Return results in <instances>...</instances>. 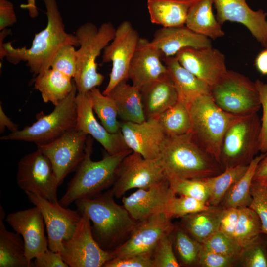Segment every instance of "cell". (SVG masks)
<instances>
[{
  "label": "cell",
  "instance_id": "6da1fadb",
  "mask_svg": "<svg viewBox=\"0 0 267 267\" xmlns=\"http://www.w3.org/2000/svg\"><path fill=\"white\" fill-rule=\"evenodd\" d=\"M46 9V27L35 35L29 48H15L9 42L0 45V57L17 64L26 62L35 75L51 68V62L59 49L67 44L79 46L75 35L65 31L56 0H44Z\"/></svg>",
  "mask_w": 267,
  "mask_h": 267
},
{
  "label": "cell",
  "instance_id": "7a4b0ae2",
  "mask_svg": "<svg viewBox=\"0 0 267 267\" xmlns=\"http://www.w3.org/2000/svg\"><path fill=\"white\" fill-rule=\"evenodd\" d=\"M113 197L111 190L75 202L80 213H86L92 222L96 241L103 249L110 252L130 235L137 222L123 205L115 202Z\"/></svg>",
  "mask_w": 267,
  "mask_h": 267
},
{
  "label": "cell",
  "instance_id": "3957f363",
  "mask_svg": "<svg viewBox=\"0 0 267 267\" xmlns=\"http://www.w3.org/2000/svg\"><path fill=\"white\" fill-rule=\"evenodd\" d=\"M159 158L166 176L202 179L223 171L220 164L195 142L190 133L167 136Z\"/></svg>",
  "mask_w": 267,
  "mask_h": 267
},
{
  "label": "cell",
  "instance_id": "277c9868",
  "mask_svg": "<svg viewBox=\"0 0 267 267\" xmlns=\"http://www.w3.org/2000/svg\"><path fill=\"white\" fill-rule=\"evenodd\" d=\"M93 141L88 136L85 154L69 182L59 203L67 207L77 200L93 197L113 184L123 159L133 151L128 149L121 153L106 155L99 161L91 158Z\"/></svg>",
  "mask_w": 267,
  "mask_h": 267
},
{
  "label": "cell",
  "instance_id": "5b68a950",
  "mask_svg": "<svg viewBox=\"0 0 267 267\" xmlns=\"http://www.w3.org/2000/svg\"><path fill=\"white\" fill-rule=\"evenodd\" d=\"M116 29L110 22L97 28L91 22L79 26L75 32L80 48L77 50V69L74 77L78 92L87 93L103 82L104 77L97 72V57L113 39Z\"/></svg>",
  "mask_w": 267,
  "mask_h": 267
},
{
  "label": "cell",
  "instance_id": "8992f818",
  "mask_svg": "<svg viewBox=\"0 0 267 267\" xmlns=\"http://www.w3.org/2000/svg\"><path fill=\"white\" fill-rule=\"evenodd\" d=\"M187 107L191 122L190 133L193 138L220 163L224 135L240 116L221 109L214 102L210 94L196 97Z\"/></svg>",
  "mask_w": 267,
  "mask_h": 267
},
{
  "label": "cell",
  "instance_id": "52a82bcc",
  "mask_svg": "<svg viewBox=\"0 0 267 267\" xmlns=\"http://www.w3.org/2000/svg\"><path fill=\"white\" fill-rule=\"evenodd\" d=\"M75 84L69 94L55 106L47 115L40 114L37 120L22 130L0 137L2 140H18L35 143L37 145L49 143L76 128L77 120Z\"/></svg>",
  "mask_w": 267,
  "mask_h": 267
},
{
  "label": "cell",
  "instance_id": "ba28073f",
  "mask_svg": "<svg viewBox=\"0 0 267 267\" xmlns=\"http://www.w3.org/2000/svg\"><path fill=\"white\" fill-rule=\"evenodd\" d=\"M261 121L257 113L239 116L228 128L221 145L223 170L249 165L260 151Z\"/></svg>",
  "mask_w": 267,
  "mask_h": 267
},
{
  "label": "cell",
  "instance_id": "9c48e42d",
  "mask_svg": "<svg viewBox=\"0 0 267 267\" xmlns=\"http://www.w3.org/2000/svg\"><path fill=\"white\" fill-rule=\"evenodd\" d=\"M210 94L219 107L235 115L257 113L261 107L255 82L232 70L211 86Z\"/></svg>",
  "mask_w": 267,
  "mask_h": 267
},
{
  "label": "cell",
  "instance_id": "30bf717a",
  "mask_svg": "<svg viewBox=\"0 0 267 267\" xmlns=\"http://www.w3.org/2000/svg\"><path fill=\"white\" fill-rule=\"evenodd\" d=\"M16 182L25 192L33 193L52 202L58 201L59 184L56 175L49 159L38 148L19 161Z\"/></svg>",
  "mask_w": 267,
  "mask_h": 267
},
{
  "label": "cell",
  "instance_id": "8fae6325",
  "mask_svg": "<svg viewBox=\"0 0 267 267\" xmlns=\"http://www.w3.org/2000/svg\"><path fill=\"white\" fill-rule=\"evenodd\" d=\"M81 216L72 236L63 242L60 253L70 267H100L112 258L111 252L103 249L93 237L91 222L85 212Z\"/></svg>",
  "mask_w": 267,
  "mask_h": 267
},
{
  "label": "cell",
  "instance_id": "7c38bea8",
  "mask_svg": "<svg viewBox=\"0 0 267 267\" xmlns=\"http://www.w3.org/2000/svg\"><path fill=\"white\" fill-rule=\"evenodd\" d=\"M166 178L160 158L148 159L132 152L122 161L111 189L119 198L133 188H148Z\"/></svg>",
  "mask_w": 267,
  "mask_h": 267
},
{
  "label": "cell",
  "instance_id": "4fadbf2b",
  "mask_svg": "<svg viewBox=\"0 0 267 267\" xmlns=\"http://www.w3.org/2000/svg\"><path fill=\"white\" fill-rule=\"evenodd\" d=\"M140 37L130 22L124 21L116 29L111 42L103 49L102 61L112 62L108 83L103 91L108 95L119 83L128 79L130 63Z\"/></svg>",
  "mask_w": 267,
  "mask_h": 267
},
{
  "label": "cell",
  "instance_id": "5bb4252c",
  "mask_svg": "<svg viewBox=\"0 0 267 267\" xmlns=\"http://www.w3.org/2000/svg\"><path fill=\"white\" fill-rule=\"evenodd\" d=\"M30 201L40 211L47 234L48 248L61 253L63 242L74 234L81 218L77 211L67 209L59 202H52L42 196L25 192Z\"/></svg>",
  "mask_w": 267,
  "mask_h": 267
},
{
  "label": "cell",
  "instance_id": "9a60e30c",
  "mask_svg": "<svg viewBox=\"0 0 267 267\" xmlns=\"http://www.w3.org/2000/svg\"><path fill=\"white\" fill-rule=\"evenodd\" d=\"M171 219L164 212L137 221L128 238L111 251L112 258L133 255H151L159 240L174 229Z\"/></svg>",
  "mask_w": 267,
  "mask_h": 267
},
{
  "label": "cell",
  "instance_id": "2e32d148",
  "mask_svg": "<svg viewBox=\"0 0 267 267\" xmlns=\"http://www.w3.org/2000/svg\"><path fill=\"white\" fill-rule=\"evenodd\" d=\"M88 136L75 128L49 143L37 145L51 162L59 185L83 160Z\"/></svg>",
  "mask_w": 267,
  "mask_h": 267
},
{
  "label": "cell",
  "instance_id": "e0dca14e",
  "mask_svg": "<svg viewBox=\"0 0 267 267\" xmlns=\"http://www.w3.org/2000/svg\"><path fill=\"white\" fill-rule=\"evenodd\" d=\"M5 220L22 236L26 256L29 262H32L33 259L42 255L48 248L44 220L36 206L10 213L5 217Z\"/></svg>",
  "mask_w": 267,
  "mask_h": 267
},
{
  "label": "cell",
  "instance_id": "ac0fdd59",
  "mask_svg": "<svg viewBox=\"0 0 267 267\" xmlns=\"http://www.w3.org/2000/svg\"><path fill=\"white\" fill-rule=\"evenodd\" d=\"M120 131L128 147L144 158H160L167 136L156 117L141 123L122 121Z\"/></svg>",
  "mask_w": 267,
  "mask_h": 267
},
{
  "label": "cell",
  "instance_id": "d6986e66",
  "mask_svg": "<svg viewBox=\"0 0 267 267\" xmlns=\"http://www.w3.org/2000/svg\"><path fill=\"white\" fill-rule=\"evenodd\" d=\"M175 57L184 68L210 86L227 71L224 55L212 46L185 47Z\"/></svg>",
  "mask_w": 267,
  "mask_h": 267
},
{
  "label": "cell",
  "instance_id": "ffe728a7",
  "mask_svg": "<svg viewBox=\"0 0 267 267\" xmlns=\"http://www.w3.org/2000/svg\"><path fill=\"white\" fill-rule=\"evenodd\" d=\"M216 19L222 25L227 21L241 23L262 46L267 48V13L252 10L246 0H213Z\"/></svg>",
  "mask_w": 267,
  "mask_h": 267
},
{
  "label": "cell",
  "instance_id": "44dd1931",
  "mask_svg": "<svg viewBox=\"0 0 267 267\" xmlns=\"http://www.w3.org/2000/svg\"><path fill=\"white\" fill-rule=\"evenodd\" d=\"M77 120L76 128L98 141L108 154H116L129 148L120 132L111 133L100 124L93 114L89 93L77 92L76 97Z\"/></svg>",
  "mask_w": 267,
  "mask_h": 267
},
{
  "label": "cell",
  "instance_id": "7402d4cb",
  "mask_svg": "<svg viewBox=\"0 0 267 267\" xmlns=\"http://www.w3.org/2000/svg\"><path fill=\"white\" fill-rule=\"evenodd\" d=\"M162 56L147 39L140 38L130 64L128 79L140 90L158 80L168 70Z\"/></svg>",
  "mask_w": 267,
  "mask_h": 267
},
{
  "label": "cell",
  "instance_id": "603a6c76",
  "mask_svg": "<svg viewBox=\"0 0 267 267\" xmlns=\"http://www.w3.org/2000/svg\"><path fill=\"white\" fill-rule=\"evenodd\" d=\"M175 194L166 178L149 188L138 189L130 195L124 196L122 202L132 218L139 221L164 212L168 201Z\"/></svg>",
  "mask_w": 267,
  "mask_h": 267
},
{
  "label": "cell",
  "instance_id": "cb8c5ba5",
  "mask_svg": "<svg viewBox=\"0 0 267 267\" xmlns=\"http://www.w3.org/2000/svg\"><path fill=\"white\" fill-rule=\"evenodd\" d=\"M150 43L159 51L162 58L175 56L178 51L185 47H212L210 38L196 33L185 25L162 27L157 30Z\"/></svg>",
  "mask_w": 267,
  "mask_h": 267
},
{
  "label": "cell",
  "instance_id": "d4e9b609",
  "mask_svg": "<svg viewBox=\"0 0 267 267\" xmlns=\"http://www.w3.org/2000/svg\"><path fill=\"white\" fill-rule=\"evenodd\" d=\"M140 91L146 119L158 116L178 101V95L169 72Z\"/></svg>",
  "mask_w": 267,
  "mask_h": 267
},
{
  "label": "cell",
  "instance_id": "484cf974",
  "mask_svg": "<svg viewBox=\"0 0 267 267\" xmlns=\"http://www.w3.org/2000/svg\"><path fill=\"white\" fill-rule=\"evenodd\" d=\"M172 79L178 100L187 106L196 97L210 94L211 86L184 68L175 56L162 58Z\"/></svg>",
  "mask_w": 267,
  "mask_h": 267
},
{
  "label": "cell",
  "instance_id": "4316f807",
  "mask_svg": "<svg viewBox=\"0 0 267 267\" xmlns=\"http://www.w3.org/2000/svg\"><path fill=\"white\" fill-rule=\"evenodd\" d=\"M108 96L114 100L122 121L141 123L146 119L140 90L127 81L117 84Z\"/></svg>",
  "mask_w": 267,
  "mask_h": 267
},
{
  "label": "cell",
  "instance_id": "83f0119b",
  "mask_svg": "<svg viewBox=\"0 0 267 267\" xmlns=\"http://www.w3.org/2000/svg\"><path fill=\"white\" fill-rule=\"evenodd\" d=\"M224 210L220 205L212 206L181 218L179 224L190 236L202 244L219 230Z\"/></svg>",
  "mask_w": 267,
  "mask_h": 267
},
{
  "label": "cell",
  "instance_id": "f1b7e54d",
  "mask_svg": "<svg viewBox=\"0 0 267 267\" xmlns=\"http://www.w3.org/2000/svg\"><path fill=\"white\" fill-rule=\"evenodd\" d=\"M5 213L0 206V267H33L26 256L22 236L6 228L4 220Z\"/></svg>",
  "mask_w": 267,
  "mask_h": 267
},
{
  "label": "cell",
  "instance_id": "f546056e",
  "mask_svg": "<svg viewBox=\"0 0 267 267\" xmlns=\"http://www.w3.org/2000/svg\"><path fill=\"white\" fill-rule=\"evenodd\" d=\"M193 0H148L147 9L152 23L162 27L185 25Z\"/></svg>",
  "mask_w": 267,
  "mask_h": 267
},
{
  "label": "cell",
  "instance_id": "4dcf8cb0",
  "mask_svg": "<svg viewBox=\"0 0 267 267\" xmlns=\"http://www.w3.org/2000/svg\"><path fill=\"white\" fill-rule=\"evenodd\" d=\"M213 0H193L185 25L197 33L216 39L224 35L212 10Z\"/></svg>",
  "mask_w": 267,
  "mask_h": 267
},
{
  "label": "cell",
  "instance_id": "1f68e13d",
  "mask_svg": "<svg viewBox=\"0 0 267 267\" xmlns=\"http://www.w3.org/2000/svg\"><path fill=\"white\" fill-rule=\"evenodd\" d=\"M74 85L71 78L52 68L39 74L34 79V88L40 91L43 101L54 106L69 94Z\"/></svg>",
  "mask_w": 267,
  "mask_h": 267
},
{
  "label": "cell",
  "instance_id": "d6a6232c",
  "mask_svg": "<svg viewBox=\"0 0 267 267\" xmlns=\"http://www.w3.org/2000/svg\"><path fill=\"white\" fill-rule=\"evenodd\" d=\"M266 153L256 156L249 164L244 174L228 190L220 206L224 208L249 207L252 198L251 186L257 165Z\"/></svg>",
  "mask_w": 267,
  "mask_h": 267
},
{
  "label": "cell",
  "instance_id": "836d02e7",
  "mask_svg": "<svg viewBox=\"0 0 267 267\" xmlns=\"http://www.w3.org/2000/svg\"><path fill=\"white\" fill-rule=\"evenodd\" d=\"M248 166L226 168L217 175L202 178L209 190L207 204L211 206H219L228 190L244 174Z\"/></svg>",
  "mask_w": 267,
  "mask_h": 267
},
{
  "label": "cell",
  "instance_id": "e575fe53",
  "mask_svg": "<svg viewBox=\"0 0 267 267\" xmlns=\"http://www.w3.org/2000/svg\"><path fill=\"white\" fill-rule=\"evenodd\" d=\"M167 136H174L190 132L191 118L187 106L178 101L173 106L156 117Z\"/></svg>",
  "mask_w": 267,
  "mask_h": 267
},
{
  "label": "cell",
  "instance_id": "d590c367",
  "mask_svg": "<svg viewBox=\"0 0 267 267\" xmlns=\"http://www.w3.org/2000/svg\"><path fill=\"white\" fill-rule=\"evenodd\" d=\"M93 110L97 114L101 124L111 133L120 132V123L118 120V110L114 100L101 93L95 88L89 92Z\"/></svg>",
  "mask_w": 267,
  "mask_h": 267
},
{
  "label": "cell",
  "instance_id": "8d00e7d4",
  "mask_svg": "<svg viewBox=\"0 0 267 267\" xmlns=\"http://www.w3.org/2000/svg\"><path fill=\"white\" fill-rule=\"evenodd\" d=\"M239 208V218L234 239L243 248L256 240L262 234L261 223L257 214L249 207Z\"/></svg>",
  "mask_w": 267,
  "mask_h": 267
},
{
  "label": "cell",
  "instance_id": "74e56055",
  "mask_svg": "<svg viewBox=\"0 0 267 267\" xmlns=\"http://www.w3.org/2000/svg\"><path fill=\"white\" fill-rule=\"evenodd\" d=\"M171 236L181 265L197 266L201 243L190 236L180 224L175 225Z\"/></svg>",
  "mask_w": 267,
  "mask_h": 267
},
{
  "label": "cell",
  "instance_id": "f35d334b",
  "mask_svg": "<svg viewBox=\"0 0 267 267\" xmlns=\"http://www.w3.org/2000/svg\"><path fill=\"white\" fill-rule=\"evenodd\" d=\"M166 176L170 187L176 195L191 197L207 204L209 193L208 187L203 179Z\"/></svg>",
  "mask_w": 267,
  "mask_h": 267
},
{
  "label": "cell",
  "instance_id": "ab89813d",
  "mask_svg": "<svg viewBox=\"0 0 267 267\" xmlns=\"http://www.w3.org/2000/svg\"><path fill=\"white\" fill-rule=\"evenodd\" d=\"M212 206L194 198L174 195L168 201L164 211L168 217L182 218L187 215L206 210Z\"/></svg>",
  "mask_w": 267,
  "mask_h": 267
},
{
  "label": "cell",
  "instance_id": "60d3db41",
  "mask_svg": "<svg viewBox=\"0 0 267 267\" xmlns=\"http://www.w3.org/2000/svg\"><path fill=\"white\" fill-rule=\"evenodd\" d=\"M203 248L238 260L242 248L235 241L220 230L202 244Z\"/></svg>",
  "mask_w": 267,
  "mask_h": 267
},
{
  "label": "cell",
  "instance_id": "b9f144b4",
  "mask_svg": "<svg viewBox=\"0 0 267 267\" xmlns=\"http://www.w3.org/2000/svg\"><path fill=\"white\" fill-rule=\"evenodd\" d=\"M236 265L243 267H267V251L260 236L242 248Z\"/></svg>",
  "mask_w": 267,
  "mask_h": 267
},
{
  "label": "cell",
  "instance_id": "7bdbcfd3",
  "mask_svg": "<svg viewBox=\"0 0 267 267\" xmlns=\"http://www.w3.org/2000/svg\"><path fill=\"white\" fill-rule=\"evenodd\" d=\"M173 245L171 233L164 235L159 240L152 253L153 267L181 266L174 252Z\"/></svg>",
  "mask_w": 267,
  "mask_h": 267
},
{
  "label": "cell",
  "instance_id": "ee69618b",
  "mask_svg": "<svg viewBox=\"0 0 267 267\" xmlns=\"http://www.w3.org/2000/svg\"><path fill=\"white\" fill-rule=\"evenodd\" d=\"M251 194L252 199L249 207L260 219L262 233L267 235V187L263 182L253 181Z\"/></svg>",
  "mask_w": 267,
  "mask_h": 267
},
{
  "label": "cell",
  "instance_id": "f6af8a7d",
  "mask_svg": "<svg viewBox=\"0 0 267 267\" xmlns=\"http://www.w3.org/2000/svg\"><path fill=\"white\" fill-rule=\"evenodd\" d=\"M74 46L67 44L61 47L51 62V68L74 78L77 69V50Z\"/></svg>",
  "mask_w": 267,
  "mask_h": 267
},
{
  "label": "cell",
  "instance_id": "bcb514c9",
  "mask_svg": "<svg viewBox=\"0 0 267 267\" xmlns=\"http://www.w3.org/2000/svg\"><path fill=\"white\" fill-rule=\"evenodd\" d=\"M237 259L207 250L202 246L197 266L202 267H231L237 264Z\"/></svg>",
  "mask_w": 267,
  "mask_h": 267
},
{
  "label": "cell",
  "instance_id": "7dc6e473",
  "mask_svg": "<svg viewBox=\"0 0 267 267\" xmlns=\"http://www.w3.org/2000/svg\"><path fill=\"white\" fill-rule=\"evenodd\" d=\"M258 92L261 106L263 110L260 134V150L262 153L267 152V80L264 83L258 79L255 82Z\"/></svg>",
  "mask_w": 267,
  "mask_h": 267
},
{
  "label": "cell",
  "instance_id": "c3c4849f",
  "mask_svg": "<svg viewBox=\"0 0 267 267\" xmlns=\"http://www.w3.org/2000/svg\"><path fill=\"white\" fill-rule=\"evenodd\" d=\"M104 267H153L151 255H133L114 257L107 261Z\"/></svg>",
  "mask_w": 267,
  "mask_h": 267
},
{
  "label": "cell",
  "instance_id": "681fc988",
  "mask_svg": "<svg viewBox=\"0 0 267 267\" xmlns=\"http://www.w3.org/2000/svg\"><path fill=\"white\" fill-rule=\"evenodd\" d=\"M239 208H225L221 218L219 230L226 236L233 238L239 218Z\"/></svg>",
  "mask_w": 267,
  "mask_h": 267
},
{
  "label": "cell",
  "instance_id": "f907efd6",
  "mask_svg": "<svg viewBox=\"0 0 267 267\" xmlns=\"http://www.w3.org/2000/svg\"><path fill=\"white\" fill-rule=\"evenodd\" d=\"M34 267H68L59 252L48 248L42 255L34 259Z\"/></svg>",
  "mask_w": 267,
  "mask_h": 267
},
{
  "label": "cell",
  "instance_id": "816d5d0a",
  "mask_svg": "<svg viewBox=\"0 0 267 267\" xmlns=\"http://www.w3.org/2000/svg\"><path fill=\"white\" fill-rule=\"evenodd\" d=\"M16 22L13 4L8 0H0V30L13 25Z\"/></svg>",
  "mask_w": 267,
  "mask_h": 267
},
{
  "label": "cell",
  "instance_id": "f5cc1de1",
  "mask_svg": "<svg viewBox=\"0 0 267 267\" xmlns=\"http://www.w3.org/2000/svg\"><path fill=\"white\" fill-rule=\"evenodd\" d=\"M267 179V152L260 160L256 168L253 181L264 182Z\"/></svg>",
  "mask_w": 267,
  "mask_h": 267
},
{
  "label": "cell",
  "instance_id": "db71d44e",
  "mask_svg": "<svg viewBox=\"0 0 267 267\" xmlns=\"http://www.w3.org/2000/svg\"><path fill=\"white\" fill-rule=\"evenodd\" d=\"M7 127L11 132L18 130V125L14 122L6 115L3 111L2 106H0V134L4 131Z\"/></svg>",
  "mask_w": 267,
  "mask_h": 267
},
{
  "label": "cell",
  "instance_id": "11a10c76",
  "mask_svg": "<svg viewBox=\"0 0 267 267\" xmlns=\"http://www.w3.org/2000/svg\"><path fill=\"white\" fill-rule=\"evenodd\" d=\"M255 64L260 73L267 75V48H265L257 55Z\"/></svg>",
  "mask_w": 267,
  "mask_h": 267
},
{
  "label": "cell",
  "instance_id": "9f6ffc18",
  "mask_svg": "<svg viewBox=\"0 0 267 267\" xmlns=\"http://www.w3.org/2000/svg\"><path fill=\"white\" fill-rule=\"evenodd\" d=\"M26 4L21 5V7L27 9L31 18H34L38 16V11L35 4V0H27Z\"/></svg>",
  "mask_w": 267,
  "mask_h": 267
},
{
  "label": "cell",
  "instance_id": "6f0895ef",
  "mask_svg": "<svg viewBox=\"0 0 267 267\" xmlns=\"http://www.w3.org/2000/svg\"><path fill=\"white\" fill-rule=\"evenodd\" d=\"M263 182V183L267 186V179L266 181H264V182Z\"/></svg>",
  "mask_w": 267,
  "mask_h": 267
}]
</instances>
